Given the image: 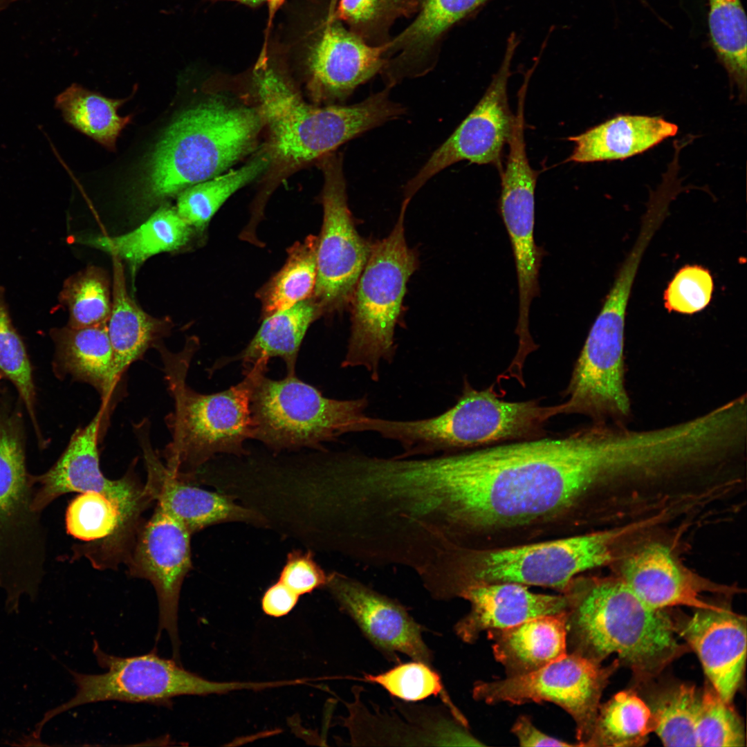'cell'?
<instances>
[{"label": "cell", "instance_id": "1", "mask_svg": "<svg viewBox=\"0 0 747 747\" xmlns=\"http://www.w3.org/2000/svg\"><path fill=\"white\" fill-rule=\"evenodd\" d=\"M625 452L616 425L448 453L454 544L490 548L584 533L589 502L620 477Z\"/></svg>", "mask_w": 747, "mask_h": 747}, {"label": "cell", "instance_id": "2", "mask_svg": "<svg viewBox=\"0 0 747 747\" xmlns=\"http://www.w3.org/2000/svg\"><path fill=\"white\" fill-rule=\"evenodd\" d=\"M564 593L568 652L598 663L616 654L645 684L688 651L665 609L646 605L620 578L578 576Z\"/></svg>", "mask_w": 747, "mask_h": 747}, {"label": "cell", "instance_id": "3", "mask_svg": "<svg viewBox=\"0 0 747 747\" xmlns=\"http://www.w3.org/2000/svg\"><path fill=\"white\" fill-rule=\"evenodd\" d=\"M616 537L598 531L504 547L452 548L439 553L420 579L437 600L458 598L471 586L502 582L564 593L577 577L612 561Z\"/></svg>", "mask_w": 747, "mask_h": 747}, {"label": "cell", "instance_id": "4", "mask_svg": "<svg viewBox=\"0 0 747 747\" xmlns=\"http://www.w3.org/2000/svg\"><path fill=\"white\" fill-rule=\"evenodd\" d=\"M264 124L256 107L210 98L177 117L147 160L139 198L152 205L216 176L252 151Z\"/></svg>", "mask_w": 747, "mask_h": 747}, {"label": "cell", "instance_id": "5", "mask_svg": "<svg viewBox=\"0 0 747 747\" xmlns=\"http://www.w3.org/2000/svg\"><path fill=\"white\" fill-rule=\"evenodd\" d=\"M252 77L256 108L268 131L266 150L271 163L285 168L317 160L406 111L389 98L387 88L351 105L310 104L266 59L257 62Z\"/></svg>", "mask_w": 747, "mask_h": 747}, {"label": "cell", "instance_id": "6", "mask_svg": "<svg viewBox=\"0 0 747 747\" xmlns=\"http://www.w3.org/2000/svg\"><path fill=\"white\" fill-rule=\"evenodd\" d=\"M174 409L165 417L171 441L162 450L165 466L185 480L218 453L246 454L243 443L252 439L250 400L254 383L268 361L260 360L244 370L243 379L229 389L210 394L196 392L186 383L191 360L198 349L194 338L172 353L160 344Z\"/></svg>", "mask_w": 747, "mask_h": 747}, {"label": "cell", "instance_id": "7", "mask_svg": "<svg viewBox=\"0 0 747 747\" xmlns=\"http://www.w3.org/2000/svg\"><path fill=\"white\" fill-rule=\"evenodd\" d=\"M561 409V404L542 406L537 400L506 401L492 388L480 391L465 382L456 403L437 416L416 420L367 416L362 430L398 443L403 452L397 456H430L531 435Z\"/></svg>", "mask_w": 747, "mask_h": 747}, {"label": "cell", "instance_id": "8", "mask_svg": "<svg viewBox=\"0 0 747 747\" xmlns=\"http://www.w3.org/2000/svg\"><path fill=\"white\" fill-rule=\"evenodd\" d=\"M403 201L390 234L372 244L349 304L351 333L343 368L361 367L377 381L380 366L391 362L396 345L395 328L401 313L407 283L418 266L417 255L405 237Z\"/></svg>", "mask_w": 747, "mask_h": 747}, {"label": "cell", "instance_id": "9", "mask_svg": "<svg viewBox=\"0 0 747 747\" xmlns=\"http://www.w3.org/2000/svg\"><path fill=\"white\" fill-rule=\"evenodd\" d=\"M266 371L259 374L251 392L252 439L275 452L302 447L325 450L323 443L351 433L365 415V396L330 398L295 374L273 380Z\"/></svg>", "mask_w": 747, "mask_h": 747}, {"label": "cell", "instance_id": "10", "mask_svg": "<svg viewBox=\"0 0 747 747\" xmlns=\"http://www.w3.org/2000/svg\"><path fill=\"white\" fill-rule=\"evenodd\" d=\"M93 654L107 671L86 674L69 670L77 690L68 701L46 711L35 728L38 739L53 717L82 705L106 701L148 703L172 708L182 695L206 696L240 690H261L264 682H217L185 670L176 660L162 658L155 649L148 654L119 657L104 653L94 642Z\"/></svg>", "mask_w": 747, "mask_h": 747}, {"label": "cell", "instance_id": "11", "mask_svg": "<svg viewBox=\"0 0 747 747\" xmlns=\"http://www.w3.org/2000/svg\"><path fill=\"white\" fill-rule=\"evenodd\" d=\"M635 276L632 268H620L575 363L563 403L564 414L617 423L629 417L623 349L626 309Z\"/></svg>", "mask_w": 747, "mask_h": 747}, {"label": "cell", "instance_id": "12", "mask_svg": "<svg viewBox=\"0 0 747 747\" xmlns=\"http://www.w3.org/2000/svg\"><path fill=\"white\" fill-rule=\"evenodd\" d=\"M32 501L20 438L0 422V587L9 594L33 590L44 577V532Z\"/></svg>", "mask_w": 747, "mask_h": 747}, {"label": "cell", "instance_id": "13", "mask_svg": "<svg viewBox=\"0 0 747 747\" xmlns=\"http://www.w3.org/2000/svg\"><path fill=\"white\" fill-rule=\"evenodd\" d=\"M620 666L618 660L602 665L567 652L533 672L492 681H478L472 695L488 704L513 705L549 701L566 710L575 723L578 746L588 741L610 677Z\"/></svg>", "mask_w": 747, "mask_h": 747}, {"label": "cell", "instance_id": "14", "mask_svg": "<svg viewBox=\"0 0 747 747\" xmlns=\"http://www.w3.org/2000/svg\"><path fill=\"white\" fill-rule=\"evenodd\" d=\"M324 177V219L317 250V275L310 297L322 313L349 304L372 244L358 233L347 203L343 156L335 151L317 160Z\"/></svg>", "mask_w": 747, "mask_h": 747}, {"label": "cell", "instance_id": "15", "mask_svg": "<svg viewBox=\"0 0 747 747\" xmlns=\"http://www.w3.org/2000/svg\"><path fill=\"white\" fill-rule=\"evenodd\" d=\"M517 44L515 34H511L503 62L484 95L407 183L404 199L410 201L430 178L457 162L500 166L502 150L508 142L515 120L508 104L507 84Z\"/></svg>", "mask_w": 747, "mask_h": 747}, {"label": "cell", "instance_id": "16", "mask_svg": "<svg viewBox=\"0 0 747 747\" xmlns=\"http://www.w3.org/2000/svg\"><path fill=\"white\" fill-rule=\"evenodd\" d=\"M524 131V123L517 122L508 142L509 152L501 172L499 207L511 243L517 276L519 317L516 333L519 344L527 345L533 341L528 315L531 302L539 294L542 250L534 240L535 190L538 173L529 164Z\"/></svg>", "mask_w": 747, "mask_h": 747}, {"label": "cell", "instance_id": "17", "mask_svg": "<svg viewBox=\"0 0 747 747\" xmlns=\"http://www.w3.org/2000/svg\"><path fill=\"white\" fill-rule=\"evenodd\" d=\"M111 407L102 405L90 423L73 434L56 463L44 474L32 477L33 510L40 513L53 500L69 492H95L104 495L121 510L129 524L149 499L129 477L110 480L100 466L98 441Z\"/></svg>", "mask_w": 747, "mask_h": 747}, {"label": "cell", "instance_id": "18", "mask_svg": "<svg viewBox=\"0 0 747 747\" xmlns=\"http://www.w3.org/2000/svg\"><path fill=\"white\" fill-rule=\"evenodd\" d=\"M191 533L157 506L139 533L129 559L131 574L148 580L158 601L157 638L165 629L170 638L173 657L179 660L178 610L181 589L192 566Z\"/></svg>", "mask_w": 747, "mask_h": 747}, {"label": "cell", "instance_id": "19", "mask_svg": "<svg viewBox=\"0 0 747 747\" xmlns=\"http://www.w3.org/2000/svg\"><path fill=\"white\" fill-rule=\"evenodd\" d=\"M324 587L382 654L394 658L400 652L432 666L433 655L423 639L422 626L397 600L337 571L327 574Z\"/></svg>", "mask_w": 747, "mask_h": 747}, {"label": "cell", "instance_id": "20", "mask_svg": "<svg viewBox=\"0 0 747 747\" xmlns=\"http://www.w3.org/2000/svg\"><path fill=\"white\" fill-rule=\"evenodd\" d=\"M384 46L366 44L334 16H328L306 59L307 91L318 105L341 104L380 73Z\"/></svg>", "mask_w": 747, "mask_h": 747}, {"label": "cell", "instance_id": "21", "mask_svg": "<svg viewBox=\"0 0 747 747\" xmlns=\"http://www.w3.org/2000/svg\"><path fill=\"white\" fill-rule=\"evenodd\" d=\"M670 616L676 635L697 654L710 683L730 703L744 676L746 617L722 607Z\"/></svg>", "mask_w": 747, "mask_h": 747}, {"label": "cell", "instance_id": "22", "mask_svg": "<svg viewBox=\"0 0 747 747\" xmlns=\"http://www.w3.org/2000/svg\"><path fill=\"white\" fill-rule=\"evenodd\" d=\"M149 428L146 419L133 425L147 471L144 491L150 500L157 501L158 508L191 533L224 522L262 521L259 513L237 504L227 496L191 486L172 474L153 449Z\"/></svg>", "mask_w": 747, "mask_h": 747}, {"label": "cell", "instance_id": "23", "mask_svg": "<svg viewBox=\"0 0 747 747\" xmlns=\"http://www.w3.org/2000/svg\"><path fill=\"white\" fill-rule=\"evenodd\" d=\"M488 1L418 0L414 19L384 46L380 74L385 88L430 72L450 30Z\"/></svg>", "mask_w": 747, "mask_h": 747}, {"label": "cell", "instance_id": "24", "mask_svg": "<svg viewBox=\"0 0 747 747\" xmlns=\"http://www.w3.org/2000/svg\"><path fill=\"white\" fill-rule=\"evenodd\" d=\"M470 604V612L454 625L463 642L472 643L485 631L511 627L526 620L566 612V594L547 595L530 591L526 586L492 583L471 586L459 597Z\"/></svg>", "mask_w": 747, "mask_h": 747}, {"label": "cell", "instance_id": "25", "mask_svg": "<svg viewBox=\"0 0 747 747\" xmlns=\"http://www.w3.org/2000/svg\"><path fill=\"white\" fill-rule=\"evenodd\" d=\"M620 579L646 605L654 609L674 606L717 609L704 601L700 593L708 589L688 575L670 550L660 543L638 549L624 561Z\"/></svg>", "mask_w": 747, "mask_h": 747}, {"label": "cell", "instance_id": "26", "mask_svg": "<svg viewBox=\"0 0 747 747\" xmlns=\"http://www.w3.org/2000/svg\"><path fill=\"white\" fill-rule=\"evenodd\" d=\"M677 131L676 124L661 116L618 115L569 137L574 147L567 160L588 163L624 160L648 151Z\"/></svg>", "mask_w": 747, "mask_h": 747}, {"label": "cell", "instance_id": "27", "mask_svg": "<svg viewBox=\"0 0 747 747\" xmlns=\"http://www.w3.org/2000/svg\"><path fill=\"white\" fill-rule=\"evenodd\" d=\"M487 634L493 655L508 677L536 671L567 653L566 612L535 617Z\"/></svg>", "mask_w": 747, "mask_h": 747}, {"label": "cell", "instance_id": "28", "mask_svg": "<svg viewBox=\"0 0 747 747\" xmlns=\"http://www.w3.org/2000/svg\"><path fill=\"white\" fill-rule=\"evenodd\" d=\"M112 302L107 331L113 351L114 384L135 361L167 336L172 322L167 317L156 318L142 311L129 295L121 260L112 257Z\"/></svg>", "mask_w": 747, "mask_h": 747}, {"label": "cell", "instance_id": "29", "mask_svg": "<svg viewBox=\"0 0 747 747\" xmlns=\"http://www.w3.org/2000/svg\"><path fill=\"white\" fill-rule=\"evenodd\" d=\"M322 314L311 299H306L285 310L265 317L260 328L247 347L232 358L222 360L221 367L230 362L241 361L244 370L259 360L278 357L284 362L287 375L295 374L298 352L308 328Z\"/></svg>", "mask_w": 747, "mask_h": 747}, {"label": "cell", "instance_id": "30", "mask_svg": "<svg viewBox=\"0 0 747 747\" xmlns=\"http://www.w3.org/2000/svg\"><path fill=\"white\" fill-rule=\"evenodd\" d=\"M58 358L65 373L93 387L102 405H111L116 387L112 378L113 351L107 324L56 331Z\"/></svg>", "mask_w": 747, "mask_h": 747}, {"label": "cell", "instance_id": "31", "mask_svg": "<svg viewBox=\"0 0 747 747\" xmlns=\"http://www.w3.org/2000/svg\"><path fill=\"white\" fill-rule=\"evenodd\" d=\"M192 232V228L176 208L165 205L131 232L115 237H89L85 243L125 261L135 270L155 255L184 246Z\"/></svg>", "mask_w": 747, "mask_h": 747}, {"label": "cell", "instance_id": "32", "mask_svg": "<svg viewBox=\"0 0 747 747\" xmlns=\"http://www.w3.org/2000/svg\"><path fill=\"white\" fill-rule=\"evenodd\" d=\"M128 99L109 98L74 83L56 97L55 105L68 124L115 151L118 137L133 118L118 114Z\"/></svg>", "mask_w": 747, "mask_h": 747}, {"label": "cell", "instance_id": "33", "mask_svg": "<svg viewBox=\"0 0 747 747\" xmlns=\"http://www.w3.org/2000/svg\"><path fill=\"white\" fill-rule=\"evenodd\" d=\"M656 723L648 705L632 690L600 705L587 747H638L646 744Z\"/></svg>", "mask_w": 747, "mask_h": 747}, {"label": "cell", "instance_id": "34", "mask_svg": "<svg viewBox=\"0 0 747 747\" xmlns=\"http://www.w3.org/2000/svg\"><path fill=\"white\" fill-rule=\"evenodd\" d=\"M271 165L264 149L244 165L194 184L178 194L176 210L192 228L203 229L236 191L266 172Z\"/></svg>", "mask_w": 747, "mask_h": 747}, {"label": "cell", "instance_id": "35", "mask_svg": "<svg viewBox=\"0 0 747 747\" xmlns=\"http://www.w3.org/2000/svg\"><path fill=\"white\" fill-rule=\"evenodd\" d=\"M708 26L712 48L735 85L746 98V17L740 0H708Z\"/></svg>", "mask_w": 747, "mask_h": 747}, {"label": "cell", "instance_id": "36", "mask_svg": "<svg viewBox=\"0 0 747 747\" xmlns=\"http://www.w3.org/2000/svg\"><path fill=\"white\" fill-rule=\"evenodd\" d=\"M317 237L308 236L288 250L287 261L262 296L264 317L310 298L317 275Z\"/></svg>", "mask_w": 747, "mask_h": 747}, {"label": "cell", "instance_id": "37", "mask_svg": "<svg viewBox=\"0 0 747 747\" xmlns=\"http://www.w3.org/2000/svg\"><path fill=\"white\" fill-rule=\"evenodd\" d=\"M646 703L656 723L654 732L665 746H697L696 725L701 694L691 684L658 691Z\"/></svg>", "mask_w": 747, "mask_h": 747}, {"label": "cell", "instance_id": "38", "mask_svg": "<svg viewBox=\"0 0 747 747\" xmlns=\"http://www.w3.org/2000/svg\"><path fill=\"white\" fill-rule=\"evenodd\" d=\"M418 8V0H339L334 16L366 44L381 47L395 21L414 17Z\"/></svg>", "mask_w": 747, "mask_h": 747}, {"label": "cell", "instance_id": "39", "mask_svg": "<svg viewBox=\"0 0 747 747\" xmlns=\"http://www.w3.org/2000/svg\"><path fill=\"white\" fill-rule=\"evenodd\" d=\"M62 299L69 311V326L83 328L107 323L112 297L108 277L100 268L88 267L68 279Z\"/></svg>", "mask_w": 747, "mask_h": 747}, {"label": "cell", "instance_id": "40", "mask_svg": "<svg viewBox=\"0 0 747 747\" xmlns=\"http://www.w3.org/2000/svg\"><path fill=\"white\" fill-rule=\"evenodd\" d=\"M359 680L379 685L391 696L407 701L440 696L456 721L468 727L467 719L451 701L440 674L432 666L414 661L398 664L380 674H364Z\"/></svg>", "mask_w": 747, "mask_h": 747}, {"label": "cell", "instance_id": "41", "mask_svg": "<svg viewBox=\"0 0 747 747\" xmlns=\"http://www.w3.org/2000/svg\"><path fill=\"white\" fill-rule=\"evenodd\" d=\"M128 526L118 506L98 492L81 493L66 510L68 533L82 541L111 540L125 531Z\"/></svg>", "mask_w": 747, "mask_h": 747}, {"label": "cell", "instance_id": "42", "mask_svg": "<svg viewBox=\"0 0 747 747\" xmlns=\"http://www.w3.org/2000/svg\"><path fill=\"white\" fill-rule=\"evenodd\" d=\"M696 737L698 747H741L746 733L741 719L708 681L701 694Z\"/></svg>", "mask_w": 747, "mask_h": 747}, {"label": "cell", "instance_id": "43", "mask_svg": "<svg viewBox=\"0 0 747 747\" xmlns=\"http://www.w3.org/2000/svg\"><path fill=\"white\" fill-rule=\"evenodd\" d=\"M714 282L710 271L698 265L681 268L664 292L665 307L668 311L693 314L710 303Z\"/></svg>", "mask_w": 747, "mask_h": 747}, {"label": "cell", "instance_id": "44", "mask_svg": "<svg viewBox=\"0 0 747 747\" xmlns=\"http://www.w3.org/2000/svg\"><path fill=\"white\" fill-rule=\"evenodd\" d=\"M0 370L17 387L33 415L34 386L31 368L24 344L12 327L4 304L0 301Z\"/></svg>", "mask_w": 747, "mask_h": 747}, {"label": "cell", "instance_id": "45", "mask_svg": "<svg viewBox=\"0 0 747 747\" xmlns=\"http://www.w3.org/2000/svg\"><path fill=\"white\" fill-rule=\"evenodd\" d=\"M279 580L301 596L324 587L327 574L314 560L311 551H293L288 555Z\"/></svg>", "mask_w": 747, "mask_h": 747}, {"label": "cell", "instance_id": "46", "mask_svg": "<svg viewBox=\"0 0 747 747\" xmlns=\"http://www.w3.org/2000/svg\"><path fill=\"white\" fill-rule=\"evenodd\" d=\"M299 596L281 581L271 585L261 598L264 612L273 617L288 614L296 605Z\"/></svg>", "mask_w": 747, "mask_h": 747}, {"label": "cell", "instance_id": "47", "mask_svg": "<svg viewBox=\"0 0 747 747\" xmlns=\"http://www.w3.org/2000/svg\"><path fill=\"white\" fill-rule=\"evenodd\" d=\"M511 731L522 746H578L577 744H572L544 734L525 715L516 720Z\"/></svg>", "mask_w": 747, "mask_h": 747}, {"label": "cell", "instance_id": "48", "mask_svg": "<svg viewBox=\"0 0 747 747\" xmlns=\"http://www.w3.org/2000/svg\"><path fill=\"white\" fill-rule=\"evenodd\" d=\"M268 3L270 16L272 17L275 11L284 3L286 0H266Z\"/></svg>", "mask_w": 747, "mask_h": 747}, {"label": "cell", "instance_id": "49", "mask_svg": "<svg viewBox=\"0 0 747 747\" xmlns=\"http://www.w3.org/2000/svg\"><path fill=\"white\" fill-rule=\"evenodd\" d=\"M211 1H220V0H211ZM230 1H238V2H240L241 3L250 6L255 7V6H259L260 4H261L263 2H264L266 0H230Z\"/></svg>", "mask_w": 747, "mask_h": 747}, {"label": "cell", "instance_id": "50", "mask_svg": "<svg viewBox=\"0 0 747 747\" xmlns=\"http://www.w3.org/2000/svg\"><path fill=\"white\" fill-rule=\"evenodd\" d=\"M19 0H0V12Z\"/></svg>", "mask_w": 747, "mask_h": 747}, {"label": "cell", "instance_id": "51", "mask_svg": "<svg viewBox=\"0 0 747 747\" xmlns=\"http://www.w3.org/2000/svg\"><path fill=\"white\" fill-rule=\"evenodd\" d=\"M641 1H642L643 2H645V0H641Z\"/></svg>", "mask_w": 747, "mask_h": 747}]
</instances>
